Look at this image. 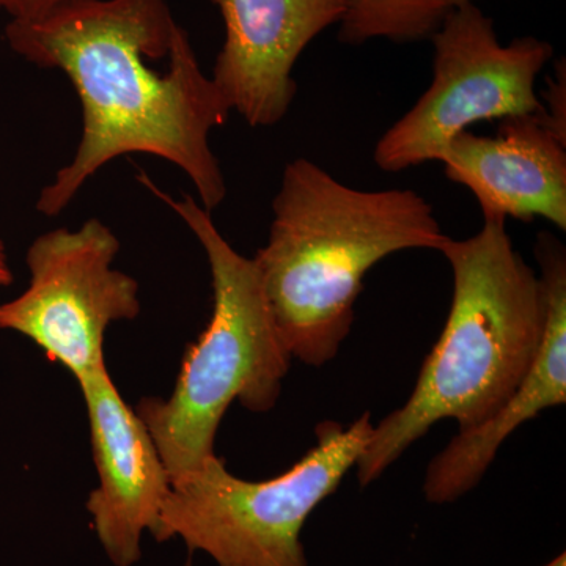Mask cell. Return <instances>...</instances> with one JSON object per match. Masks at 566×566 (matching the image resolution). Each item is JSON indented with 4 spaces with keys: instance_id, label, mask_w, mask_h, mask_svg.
<instances>
[{
    "instance_id": "1",
    "label": "cell",
    "mask_w": 566,
    "mask_h": 566,
    "mask_svg": "<svg viewBox=\"0 0 566 566\" xmlns=\"http://www.w3.org/2000/svg\"><path fill=\"white\" fill-rule=\"evenodd\" d=\"M3 36L24 61L62 71L81 103L80 145L41 189L40 214L57 218L98 170L132 153L177 166L205 210L226 200L210 137L232 109L169 0H65L35 20L9 21Z\"/></svg>"
},
{
    "instance_id": "2",
    "label": "cell",
    "mask_w": 566,
    "mask_h": 566,
    "mask_svg": "<svg viewBox=\"0 0 566 566\" xmlns=\"http://www.w3.org/2000/svg\"><path fill=\"white\" fill-rule=\"evenodd\" d=\"M449 240L412 189L363 191L311 159L283 169L266 244L253 256L275 329L292 359L323 367L340 352L371 268Z\"/></svg>"
},
{
    "instance_id": "3",
    "label": "cell",
    "mask_w": 566,
    "mask_h": 566,
    "mask_svg": "<svg viewBox=\"0 0 566 566\" xmlns=\"http://www.w3.org/2000/svg\"><path fill=\"white\" fill-rule=\"evenodd\" d=\"M453 273L444 329L420 368L408 400L374 424L356 464L360 486L376 482L433 424L472 430L526 378L542 345V279L513 245L504 219H483L474 237L442 245Z\"/></svg>"
},
{
    "instance_id": "4",
    "label": "cell",
    "mask_w": 566,
    "mask_h": 566,
    "mask_svg": "<svg viewBox=\"0 0 566 566\" xmlns=\"http://www.w3.org/2000/svg\"><path fill=\"white\" fill-rule=\"evenodd\" d=\"M139 181L191 230L211 271V318L182 357L172 394L144 398L134 408L174 485L216 455V436L234 401L255 415L277 405L292 356L275 329L253 260L234 251L199 200L174 199L145 174Z\"/></svg>"
},
{
    "instance_id": "5",
    "label": "cell",
    "mask_w": 566,
    "mask_h": 566,
    "mask_svg": "<svg viewBox=\"0 0 566 566\" xmlns=\"http://www.w3.org/2000/svg\"><path fill=\"white\" fill-rule=\"evenodd\" d=\"M371 430L368 412L349 424L326 420L301 460L262 482L240 479L211 457L174 483L151 536L180 538L218 566H308L304 524L356 468Z\"/></svg>"
},
{
    "instance_id": "6",
    "label": "cell",
    "mask_w": 566,
    "mask_h": 566,
    "mask_svg": "<svg viewBox=\"0 0 566 566\" xmlns=\"http://www.w3.org/2000/svg\"><path fill=\"white\" fill-rule=\"evenodd\" d=\"M431 41V84L376 142L374 161L385 172L439 163L447 145L475 123L545 112L535 87L553 44L536 36L501 43L475 3L449 14Z\"/></svg>"
},
{
    "instance_id": "7",
    "label": "cell",
    "mask_w": 566,
    "mask_h": 566,
    "mask_svg": "<svg viewBox=\"0 0 566 566\" xmlns=\"http://www.w3.org/2000/svg\"><path fill=\"white\" fill-rule=\"evenodd\" d=\"M120 240L99 219L36 237L25 252L29 285L0 304V329L29 338L77 385L106 368L104 340L114 323L140 315V286L115 270Z\"/></svg>"
},
{
    "instance_id": "8",
    "label": "cell",
    "mask_w": 566,
    "mask_h": 566,
    "mask_svg": "<svg viewBox=\"0 0 566 566\" xmlns=\"http://www.w3.org/2000/svg\"><path fill=\"white\" fill-rule=\"evenodd\" d=\"M80 387L99 479L85 506L112 565L134 566L142 558V538L155 531L172 490L169 472L147 427L122 397L107 367Z\"/></svg>"
},
{
    "instance_id": "9",
    "label": "cell",
    "mask_w": 566,
    "mask_h": 566,
    "mask_svg": "<svg viewBox=\"0 0 566 566\" xmlns=\"http://www.w3.org/2000/svg\"><path fill=\"white\" fill-rule=\"evenodd\" d=\"M226 40L211 80L252 128H271L296 98L293 70L305 48L338 24L345 0H212Z\"/></svg>"
},
{
    "instance_id": "10",
    "label": "cell",
    "mask_w": 566,
    "mask_h": 566,
    "mask_svg": "<svg viewBox=\"0 0 566 566\" xmlns=\"http://www.w3.org/2000/svg\"><path fill=\"white\" fill-rule=\"evenodd\" d=\"M439 163L474 193L483 219H545L566 230V134L542 114L501 122L494 136L461 133Z\"/></svg>"
},
{
    "instance_id": "11",
    "label": "cell",
    "mask_w": 566,
    "mask_h": 566,
    "mask_svg": "<svg viewBox=\"0 0 566 566\" xmlns=\"http://www.w3.org/2000/svg\"><path fill=\"white\" fill-rule=\"evenodd\" d=\"M535 259L546 294V326L531 370L486 422L460 431L430 461L423 494L430 504H452L474 490L499 450L517 428L566 403V251L551 232H539Z\"/></svg>"
},
{
    "instance_id": "12",
    "label": "cell",
    "mask_w": 566,
    "mask_h": 566,
    "mask_svg": "<svg viewBox=\"0 0 566 566\" xmlns=\"http://www.w3.org/2000/svg\"><path fill=\"white\" fill-rule=\"evenodd\" d=\"M475 0H345L338 39L348 44L431 39L453 11Z\"/></svg>"
},
{
    "instance_id": "13",
    "label": "cell",
    "mask_w": 566,
    "mask_h": 566,
    "mask_svg": "<svg viewBox=\"0 0 566 566\" xmlns=\"http://www.w3.org/2000/svg\"><path fill=\"white\" fill-rule=\"evenodd\" d=\"M543 111L547 120L553 123L558 132L566 134V71L565 62H557L554 76L549 80V87L543 96Z\"/></svg>"
},
{
    "instance_id": "14",
    "label": "cell",
    "mask_w": 566,
    "mask_h": 566,
    "mask_svg": "<svg viewBox=\"0 0 566 566\" xmlns=\"http://www.w3.org/2000/svg\"><path fill=\"white\" fill-rule=\"evenodd\" d=\"M65 0H0V13L10 21H31L61 6Z\"/></svg>"
},
{
    "instance_id": "15",
    "label": "cell",
    "mask_w": 566,
    "mask_h": 566,
    "mask_svg": "<svg viewBox=\"0 0 566 566\" xmlns=\"http://www.w3.org/2000/svg\"><path fill=\"white\" fill-rule=\"evenodd\" d=\"M13 271H11L9 252L7 245L0 240V286H9L13 283Z\"/></svg>"
},
{
    "instance_id": "16",
    "label": "cell",
    "mask_w": 566,
    "mask_h": 566,
    "mask_svg": "<svg viewBox=\"0 0 566 566\" xmlns=\"http://www.w3.org/2000/svg\"><path fill=\"white\" fill-rule=\"evenodd\" d=\"M543 566H566V556L565 553L558 554L556 558L549 562V564Z\"/></svg>"
}]
</instances>
